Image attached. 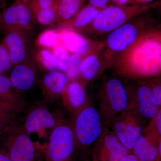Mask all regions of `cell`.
Returning <instances> with one entry per match:
<instances>
[{
	"instance_id": "8992f818",
	"label": "cell",
	"mask_w": 161,
	"mask_h": 161,
	"mask_svg": "<svg viewBox=\"0 0 161 161\" xmlns=\"http://www.w3.org/2000/svg\"><path fill=\"white\" fill-rule=\"evenodd\" d=\"M43 161H77L74 133L66 119H58L44 149Z\"/></svg>"
},
{
	"instance_id": "ee69618b",
	"label": "cell",
	"mask_w": 161,
	"mask_h": 161,
	"mask_svg": "<svg viewBox=\"0 0 161 161\" xmlns=\"http://www.w3.org/2000/svg\"></svg>"
},
{
	"instance_id": "5b68a950",
	"label": "cell",
	"mask_w": 161,
	"mask_h": 161,
	"mask_svg": "<svg viewBox=\"0 0 161 161\" xmlns=\"http://www.w3.org/2000/svg\"><path fill=\"white\" fill-rule=\"evenodd\" d=\"M144 14L134 18L110 32L104 42V54L109 68L112 67L114 60L119 55L129 49L145 31L150 28L149 26L150 19Z\"/></svg>"
},
{
	"instance_id": "ab89813d",
	"label": "cell",
	"mask_w": 161,
	"mask_h": 161,
	"mask_svg": "<svg viewBox=\"0 0 161 161\" xmlns=\"http://www.w3.org/2000/svg\"><path fill=\"white\" fill-rule=\"evenodd\" d=\"M17 1H19V2H20V3H23V4L28 5L32 0H17Z\"/></svg>"
},
{
	"instance_id": "d590c367",
	"label": "cell",
	"mask_w": 161,
	"mask_h": 161,
	"mask_svg": "<svg viewBox=\"0 0 161 161\" xmlns=\"http://www.w3.org/2000/svg\"><path fill=\"white\" fill-rule=\"evenodd\" d=\"M0 161H14L4 150H0Z\"/></svg>"
},
{
	"instance_id": "8fae6325",
	"label": "cell",
	"mask_w": 161,
	"mask_h": 161,
	"mask_svg": "<svg viewBox=\"0 0 161 161\" xmlns=\"http://www.w3.org/2000/svg\"><path fill=\"white\" fill-rule=\"evenodd\" d=\"M1 29H19L33 34L36 22L28 5L15 0L1 14Z\"/></svg>"
},
{
	"instance_id": "e0dca14e",
	"label": "cell",
	"mask_w": 161,
	"mask_h": 161,
	"mask_svg": "<svg viewBox=\"0 0 161 161\" xmlns=\"http://www.w3.org/2000/svg\"><path fill=\"white\" fill-rule=\"evenodd\" d=\"M64 106L72 116L90 102L86 87L78 80H71L61 95Z\"/></svg>"
},
{
	"instance_id": "60d3db41",
	"label": "cell",
	"mask_w": 161,
	"mask_h": 161,
	"mask_svg": "<svg viewBox=\"0 0 161 161\" xmlns=\"http://www.w3.org/2000/svg\"><path fill=\"white\" fill-rule=\"evenodd\" d=\"M158 150L159 152V156H161V139L159 141L158 144Z\"/></svg>"
},
{
	"instance_id": "ba28073f",
	"label": "cell",
	"mask_w": 161,
	"mask_h": 161,
	"mask_svg": "<svg viewBox=\"0 0 161 161\" xmlns=\"http://www.w3.org/2000/svg\"><path fill=\"white\" fill-rule=\"evenodd\" d=\"M129 106L132 112L145 123V120L152 119L160 107L150 86L144 80L127 85Z\"/></svg>"
},
{
	"instance_id": "83f0119b",
	"label": "cell",
	"mask_w": 161,
	"mask_h": 161,
	"mask_svg": "<svg viewBox=\"0 0 161 161\" xmlns=\"http://www.w3.org/2000/svg\"><path fill=\"white\" fill-rule=\"evenodd\" d=\"M12 68L8 50L3 40H0V75H7Z\"/></svg>"
},
{
	"instance_id": "4dcf8cb0",
	"label": "cell",
	"mask_w": 161,
	"mask_h": 161,
	"mask_svg": "<svg viewBox=\"0 0 161 161\" xmlns=\"http://www.w3.org/2000/svg\"><path fill=\"white\" fill-rule=\"evenodd\" d=\"M52 51L58 59L66 63L71 54L61 42L52 49Z\"/></svg>"
},
{
	"instance_id": "3957f363",
	"label": "cell",
	"mask_w": 161,
	"mask_h": 161,
	"mask_svg": "<svg viewBox=\"0 0 161 161\" xmlns=\"http://www.w3.org/2000/svg\"><path fill=\"white\" fill-rule=\"evenodd\" d=\"M161 6V0L145 5H114L101 9L92 23L78 31L85 36H101L110 33L130 20Z\"/></svg>"
},
{
	"instance_id": "b9f144b4",
	"label": "cell",
	"mask_w": 161,
	"mask_h": 161,
	"mask_svg": "<svg viewBox=\"0 0 161 161\" xmlns=\"http://www.w3.org/2000/svg\"><path fill=\"white\" fill-rule=\"evenodd\" d=\"M0 29H1V14H0Z\"/></svg>"
},
{
	"instance_id": "277c9868",
	"label": "cell",
	"mask_w": 161,
	"mask_h": 161,
	"mask_svg": "<svg viewBox=\"0 0 161 161\" xmlns=\"http://www.w3.org/2000/svg\"><path fill=\"white\" fill-rule=\"evenodd\" d=\"M96 98V108L104 126H108L113 119L129 108L126 86L115 77L104 80L98 88Z\"/></svg>"
},
{
	"instance_id": "8d00e7d4",
	"label": "cell",
	"mask_w": 161,
	"mask_h": 161,
	"mask_svg": "<svg viewBox=\"0 0 161 161\" xmlns=\"http://www.w3.org/2000/svg\"><path fill=\"white\" fill-rule=\"evenodd\" d=\"M155 0H132V5H145L153 3Z\"/></svg>"
},
{
	"instance_id": "6da1fadb",
	"label": "cell",
	"mask_w": 161,
	"mask_h": 161,
	"mask_svg": "<svg viewBox=\"0 0 161 161\" xmlns=\"http://www.w3.org/2000/svg\"><path fill=\"white\" fill-rule=\"evenodd\" d=\"M112 67L119 76L136 80L161 73V29L147 30Z\"/></svg>"
},
{
	"instance_id": "1f68e13d",
	"label": "cell",
	"mask_w": 161,
	"mask_h": 161,
	"mask_svg": "<svg viewBox=\"0 0 161 161\" xmlns=\"http://www.w3.org/2000/svg\"><path fill=\"white\" fill-rule=\"evenodd\" d=\"M150 86L155 95L159 106L161 107V79L144 80Z\"/></svg>"
},
{
	"instance_id": "603a6c76",
	"label": "cell",
	"mask_w": 161,
	"mask_h": 161,
	"mask_svg": "<svg viewBox=\"0 0 161 161\" xmlns=\"http://www.w3.org/2000/svg\"><path fill=\"white\" fill-rule=\"evenodd\" d=\"M0 101L26 107V100L21 93L15 89L6 75H0Z\"/></svg>"
},
{
	"instance_id": "f35d334b",
	"label": "cell",
	"mask_w": 161,
	"mask_h": 161,
	"mask_svg": "<svg viewBox=\"0 0 161 161\" xmlns=\"http://www.w3.org/2000/svg\"><path fill=\"white\" fill-rule=\"evenodd\" d=\"M6 6V0H0V14L4 11V9H6L7 7Z\"/></svg>"
},
{
	"instance_id": "ac0fdd59",
	"label": "cell",
	"mask_w": 161,
	"mask_h": 161,
	"mask_svg": "<svg viewBox=\"0 0 161 161\" xmlns=\"http://www.w3.org/2000/svg\"><path fill=\"white\" fill-rule=\"evenodd\" d=\"M59 30L61 43L71 54H85L98 43L75 31L63 28Z\"/></svg>"
},
{
	"instance_id": "d6986e66",
	"label": "cell",
	"mask_w": 161,
	"mask_h": 161,
	"mask_svg": "<svg viewBox=\"0 0 161 161\" xmlns=\"http://www.w3.org/2000/svg\"><path fill=\"white\" fill-rule=\"evenodd\" d=\"M32 55L40 69L46 72L53 70L66 71V63L58 59L50 50L36 47Z\"/></svg>"
},
{
	"instance_id": "7c38bea8",
	"label": "cell",
	"mask_w": 161,
	"mask_h": 161,
	"mask_svg": "<svg viewBox=\"0 0 161 161\" xmlns=\"http://www.w3.org/2000/svg\"><path fill=\"white\" fill-rule=\"evenodd\" d=\"M130 153L109 127L105 126L101 136L92 147L91 157L92 161H119Z\"/></svg>"
},
{
	"instance_id": "7402d4cb",
	"label": "cell",
	"mask_w": 161,
	"mask_h": 161,
	"mask_svg": "<svg viewBox=\"0 0 161 161\" xmlns=\"http://www.w3.org/2000/svg\"><path fill=\"white\" fill-rule=\"evenodd\" d=\"M132 152L139 161H157L159 156L157 146L144 135L135 144Z\"/></svg>"
},
{
	"instance_id": "9c48e42d",
	"label": "cell",
	"mask_w": 161,
	"mask_h": 161,
	"mask_svg": "<svg viewBox=\"0 0 161 161\" xmlns=\"http://www.w3.org/2000/svg\"><path fill=\"white\" fill-rule=\"evenodd\" d=\"M144 124L128 108L113 119L108 127L124 147L132 152L135 144L144 135L147 126Z\"/></svg>"
},
{
	"instance_id": "2e32d148",
	"label": "cell",
	"mask_w": 161,
	"mask_h": 161,
	"mask_svg": "<svg viewBox=\"0 0 161 161\" xmlns=\"http://www.w3.org/2000/svg\"><path fill=\"white\" fill-rule=\"evenodd\" d=\"M58 119L50 112L47 107L40 104L32 108L26 117L23 126L29 135L47 129H53Z\"/></svg>"
},
{
	"instance_id": "7bdbcfd3",
	"label": "cell",
	"mask_w": 161,
	"mask_h": 161,
	"mask_svg": "<svg viewBox=\"0 0 161 161\" xmlns=\"http://www.w3.org/2000/svg\"><path fill=\"white\" fill-rule=\"evenodd\" d=\"M158 8V9H160L161 11V6H160V7H159Z\"/></svg>"
},
{
	"instance_id": "4316f807",
	"label": "cell",
	"mask_w": 161,
	"mask_h": 161,
	"mask_svg": "<svg viewBox=\"0 0 161 161\" xmlns=\"http://www.w3.org/2000/svg\"><path fill=\"white\" fill-rule=\"evenodd\" d=\"M83 55L71 54L66 62L67 70L65 73L71 80H77L79 74V67Z\"/></svg>"
},
{
	"instance_id": "9a60e30c",
	"label": "cell",
	"mask_w": 161,
	"mask_h": 161,
	"mask_svg": "<svg viewBox=\"0 0 161 161\" xmlns=\"http://www.w3.org/2000/svg\"><path fill=\"white\" fill-rule=\"evenodd\" d=\"M70 81L65 72L59 70L46 72L40 81V88L45 101L48 103L58 101Z\"/></svg>"
},
{
	"instance_id": "d4e9b609",
	"label": "cell",
	"mask_w": 161,
	"mask_h": 161,
	"mask_svg": "<svg viewBox=\"0 0 161 161\" xmlns=\"http://www.w3.org/2000/svg\"><path fill=\"white\" fill-rule=\"evenodd\" d=\"M144 136L158 147L161 139V107L155 116L147 125Z\"/></svg>"
},
{
	"instance_id": "f546056e",
	"label": "cell",
	"mask_w": 161,
	"mask_h": 161,
	"mask_svg": "<svg viewBox=\"0 0 161 161\" xmlns=\"http://www.w3.org/2000/svg\"><path fill=\"white\" fill-rule=\"evenodd\" d=\"M56 0H32L28 4L31 11L55 8Z\"/></svg>"
},
{
	"instance_id": "f1b7e54d",
	"label": "cell",
	"mask_w": 161,
	"mask_h": 161,
	"mask_svg": "<svg viewBox=\"0 0 161 161\" xmlns=\"http://www.w3.org/2000/svg\"><path fill=\"white\" fill-rule=\"evenodd\" d=\"M25 108L16 104L0 101V116H17Z\"/></svg>"
},
{
	"instance_id": "ffe728a7",
	"label": "cell",
	"mask_w": 161,
	"mask_h": 161,
	"mask_svg": "<svg viewBox=\"0 0 161 161\" xmlns=\"http://www.w3.org/2000/svg\"><path fill=\"white\" fill-rule=\"evenodd\" d=\"M100 10L90 4L86 5L70 20L60 25V28L79 31L88 26Z\"/></svg>"
},
{
	"instance_id": "30bf717a",
	"label": "cell",
	"mask_w": 161,
	"mask_h": 161,
	"mask_svg": "<svg viewBox=\"0 0 161 161\" xmlns=\"http://www.w3.org/2000/svg\"><path fill=\"white\" fill-rule=\"evenodd\" d=\"M104 50V42H98L83 55L77 80L85 87L109 68L105 58Z\"/></svg>"
},
{
	"instance_id": "44dd1931",
	"label": "cell",
	"mask_w": 161,
	"mask_h": 161,
	"mask_svg": "<svg viewBox=\"0 0 161 161\" xmlns=\"http://www.w3.org/2000/svg\"><path fill=\"white\" fill-rule=\"evenodd\" d=\"M88 0H56V9L60 26L72 19L85 6Z\"/></svg>"
},
{
	"instance_id": "74e56055",
	"label": "cell",
	"mask_w": 161,
	"mask_h": 161,
	"mask_svg": "<svg viewBox=\"0 0 161 161\" xmlns=\"http://www.w3.org/2000/svg\"><path fill=\"white\" fill-rule=\"evenodd\" d=\"M116 5H126L129 3H131L132 0H112Z\"/></svg>"
},
{
	"instance_id": "e575fe53",
	"label": "cell",
	"mask_w": 161,
	"mask_h": 161,
	"mask_svg": "<svg viewBox=\"0 0 161 161\" xmlns=\"http://www.w3.org/2000/svg\"><path fill=\"white\" fill-rule=\"evenodd\" d=\"M119 161H139L137 158L132 152L124 156Z\"/></svg>"
},
{
	"instance_id": "484cf974",
	"label": "cell",
	"mask_w": 161,
	"mask_h": 161,
	"mask_svg": "<svg viewBox=\"0 0 161 161\" xmlns=\"http://www.w3.org/2000/svg\"><path fill=\"white\" fill-rule=\"evenodd\" d=\"M36 23L43 26H51L58 24L56 9H38L31 11Z\"/></svg>"
},
{
	"instance_id": "7a4b0ae2",
	"label": "cell",
	"mask_w": 161,
	"mask_h": 161,
	"mask_svg": "<svg viewBox=\"0 0 161 161\" xmlns=\"http://www.w3.org/2000/svg\"><path fill=\"white\" fill-rule=\"evenodd\" d=\"M71 123L75 143L77 161H87L95 143L103 132L104 126L98 109L91 100L85 107L73 115Z\"/></svg>"
},
{
	"instance_id": "52a82bcc",
	"label": "cell",
	"mask_w": 161,
	"mask_h": 161,
	"mask_svg": "<svg viewBox=\"0 0 161 161\" xmlns=\"http://www.w3.org/2000/svg\"><path fill=\"white\" fill-rule=\"evenodd\" d=\"M5 149L14 161H41L36 145L22 125L15 123L3 134Z\"/></svg>"
},
{
	"instance_id": "cb8c5ba5",
	"label": "cell",
	"mask_w": 161,
	"mask_h": 161,
	"mask_svg": "<svg viewBox=\"0 0 161 161\" xmlns=\"http://www.w3.org/2000/svg\"><path fill=\"white\" fill-rule=\"evenodd\" d=\"M61 42L60 30L47 29L38 36L36 46L39 48L52 50Z\"/></svg>"
},
{
	"instance_id": "4fadbf2b",
	"label": "cell",
	"mask_w": 161,
	"mask_h": 161,
	"mask_svg": "<svg viewBox=\"0 0 161 161\" xmlns=\"http://www.w3.org/2000/svg\"><path fill=\"white\" fill-rule=\"evenodd\" d=\"M3 40L10 58L13 67L32 56L31 36L28 33L19 29L4 31Z\"/></svg>"
},
{
	"instance_id": "5bb4252c",
	"label": "cell",
	"mask_w": 161,
	"mask_h": 161,
	"mask_svg": "<svg viewBox=\"0 0 161 161\" xmlns=\"http://www.w3.org/2000/svg\"><path fill=\"white\" fill-rule=\"evenodd\" d=\"M39 70L32 55L14 66L8 77L15 89L21 93L35 86L39 79Z\"/></svg>"
},
{
	"instance_id": "836d02e7",
	"label": "cell",
	"mask_w": 161,
	"mask_h": 161,
	"mask_svg": "<svg viewBox=\"0 0 161 161\" xmlns=\"http://www.w3.org/2000/svg\"><path fill=\"white\" fill-rule=\"evenodd\" d=\"M110 0H88L89 4L97 9H103L108 6Z\"/></svg>"
},
{
	"instance_id": "d6a6232c",
	"label": "cell",
	"mask_w": 161,
	"mask_h": 161,
	"mask_svg": "<svg viewBox=\"0 0 161 161\" xmlns=\"http://www.w3.org/2000/svg\"><path fill=\"white\" fill-rule=\"evenodd\" d=\"M16 116H0V136L3 135L5 132L16 122Z\"/></svg>"
}]
</instances>
